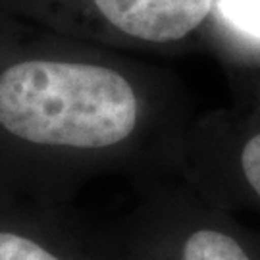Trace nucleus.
I'll return each mask as SVG.
<instances>
[{
    "instance_id": "nucleus-1",
    "label": "nucleus",
    "mask_w": 260,
    "mask_h": 260,
    "mask_svg": "<svg viewBox=\"0 0 260 260\" xmlns=\"http://www.w3.org/2000/svg\"><path fill=\"white\" fill-rule=\"evenodd\" d=\"M137 114L133 87L110 68L31 60L0 74V125L29 143L112 147L133 133Z\"/></svg>"
},
{
    "instance_id": "nucleus-2",
    "label": "nucleus",
    "mask_w": 260,
    "mask_h": 260,
    "mask_svg": "<svg viewBox=\"0 0 260 260\" xmlns=\"http://www.w3.org/2000/svg\"><path fill=\"white\" fill-rule=\"evenodd\" d=\"M114 27L141 41L170 43L197 29L212 0H94Z\"/></svg>"
},
{
    "instance_id": "nucleus-3",
    "label": "nucleus",
    "mask_w": 260,
    "mask_h": 260,
    "mask_svg": "<svg viewBox=\"0 0 260 260\" xmlns=\"http://www.w3.org/2000/svg\"><path fill=\"white\" fill-rule=\"evenodd\" d=\"M183 260H251L233 237L216 230L191 233L183 247Z\"/></svg>"
},
{
    "instance_id": "nucleus-4",
    "label": "nucleus",
    "mask_w": 260,
    "mask_h": 260,
    "mask_svg": "<svg viewBox=\"0 0 260 260\" xmlns=\"http://www.w3.org/2000/svg\"><path fill=\"white\" fill-rule=\"evenodd\" d=\"M218 6L233 27L260 37V0H220Z\"/></svg>"
},
{
    "instance_id": "nucleus-5",
    "label": "nucleus",
    "mask_w": 260,
    "mask_h": 260,
    "mask_svg": "<svg viewBox=\"0 0 260 260\" xmlns=\"http://www.w3.org/2000/svg\"><path fill=\"white\" fill-rule=\"evenodd\" d=\"M0 260H58L47 249L16 233H0Z\"/></svg>"
},
{
    "instance_id": "nucleus-6",
    "label": "nucleus",
    "mask_w": 260,
    "mask_h": 260,
    "mask_svg": "<svg viewBox=\"0 0 260 260\" xmlns=\"http://www.w3.org/2000/svg\"><path fill=\"white\" fill-rule=\"evenodd\" d=\"M241 168L245 179L260 197V133L245 143L241 152Z\"/></svg>"
}]
</instances>
